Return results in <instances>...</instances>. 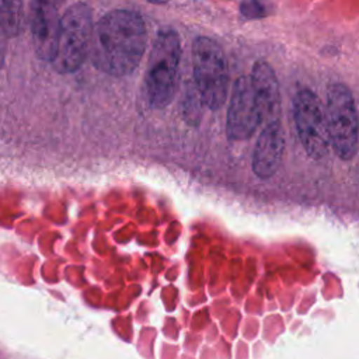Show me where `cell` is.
Instances as JSON below:
<instances>
[{
  "label": "cell",
  "mask_w": 359,
  "mask_h": 359,
  "mask_svg": "<svg viewBox=\"0 0 359 359\" xmlns=\"http://www.w3.org/2000/svg\"><path fill=\"white\" fill-rule=\"evenodd\" d=\"M293 116L300 142L313 160L327 156L330 149L324 108L318 97L307 90H299L293 97Z\"/></svg>",
  "instance_id": "obj_6"
},
{
  "label": "cell",
  "mask_w": 359,
  "mask_h": 359,
  "mask_svg": "<svg viewBox=\"0 0 359 359\" xmlns=\"http://www.w3.org/2000/svg\"><path fill=\"white\" fill-rule=\"evenodd\" d=\"M241 13L248 18H259L268 13L266 4L262 0H243Z\"/></svg>",
  "instance_id": "obj_12"
},
{
  "label": "cell",
  "mask_w": 359,
  "mask_h": 359,
  "mask_svg": "<svg viewBox=\"0 0 359 359\" xmlns=\"http://www.w3.org/2000/svg\"><path fill=\"white\" fill-rule=\"evenodd\" d=\"M6 46H7V36L3 32V29L0 28V69L4 65V59H6Z\"/></svg>",
  "instance_id": "obj_13"
},
{
  "label": "cell",
  "mask_w": 359,
  "mask_h": 359,
  "mask_svg": "<svg viewBox=\"0 0 359 359\" xmlns=\"http://www.w3.org/2000/svg\"><path fill=\"white\" fill-rule=\"evenodd\" d=\"M194 77L202 101L210 109H219L229 87L227 62L222 46L212 38L199 36L192 46Z\"/></svg>",
  "instance_id": "obj_3"
},
{
  "label": "cell",
  "mask_w": 359,
  "mask_h": 359,
  "mask_svg": "<svg viewBox=\"0 0 359 359\" xmlns=\"http://www.w3.org/2000/svg\"><path fill=\"white\" fill-rule=\"evenodd\" d=\"M330 147L342 160H352L358 151V112L355 100L344 84H331L324 108Z\"/></svg>",
  "instance_id": "obj_4"
},
{
  "label": "cell",
  "mask_w": 359,
  "mask_h": 359,
  "mask_svg": "<svg viewBox=\"0 0 359 359\" xmlns=\"http://www.w3.org/2000/svg\"><path fill=\"white\" fill-rule=\"evenodd\" d=\"M285 151V137L280 122L264 125L252 156V170L259 178L272 177L282 161Z\"/></svg>",
  "instance_id": "obj_10"
},
{
  "label": "cell",
  "mask_w": 359,
  "mask_h": 359,
  "mask_svg": "<svg viewBox=\"0 0 359 359\" xmlns=\"http://www.w3.org/2000/svg\"><path fill=\"white\" fill-rule=\"evenodd\" d=\"M259 125V111L250 77L241 76L236 80L231 91L226 125L227 135L233 140H245Z\"/></svg>",
  "instance_id": "obj_7"
},
{
  "label": "cell",
  "mask_w": 359,
  "mask_h": 359,
  "mask_svg": "<svg viewBox=\"0 0 359 359\" xmlns=\"http://www.w3.org/2000/svg\"><path fill=\"white\" fill-rule=\"evenodd\" d=\"M250 81L259 111L261 123L280 122V95L273 69L265 62H257L252 67Z\"/></svg>",
  "instance_id": "obj_9"
},
{
  "label": "cell",
  "mask_w": 359,
  "mask_h": 359,
  "mask_svg": "<svg viewBox=\"0 0 359 359\" xmlns=\"http://www.w3.org/2000/svg\"><path fill=\"white\" fill-rule=\"evenodd\" d=\"M93 34L91 10L84 3L70 6L60 17L56 55L52 60L60 73L76 72L86 60Z\"/></svg>",
  "instance_id": "obj_5"
},
{
  "label": "cell",
  "mask_w": 359,
  "mask_h": 359,
  "mask_svg": "<svg viewBox=\"0 0 359 359\" xmlns=\"http://www.w3.org/2000/svg\"><path fill=\"white\" fill-rule=\"evenodd\" d=\"M146 38V27L139 14L112 10L93 25L88 53L97 69L112 76H125L139 66Z\"/></svg>",
  "instance_id": "obj_1"
},
{
  "label": "cell",
  "mask_w": 359,
  "mask_h": 359,
  "mask_svg": "<svg viewBox=\"0 0 359 359\" xmlns=\"http://www.w3.org/2000/svg\"><path fill=\"white\" fill-rule=\"evenodd\" d=\"M24 27L22 0H0V28L7 38L17 36Z\"/></svg>",
  "instance_id": "obj_11"
},
{
  "label": "cell",
  "mask_w": 359,
  "mask_h": 359,
  "mask_svg": "<svg viewBox=\"0 0 359 359\" xmlns=\"http://www.w3.org/2000/svg\"><path fill=\"white\" fill-rule=\"evenodd\" d=\"M180 59L181 42L178 34L171 28L160 29L150 49L144 79L147 100L153 107L163 108L172 101L177 90Z\"/></svg>",
  "instance_id": "obj_2"
},
{
  "label": "cell",
  "mask_w": 359,
  "mask_h": 359,
  "mask_svg": "<svg viewBox=\"0 0 359 359\" xmlns=\"http://www.w3.org/2000/svg\"><path fill=\"white\" fill-rule=\"evenodd\" d=\"M29 28L32 45L38 55L45 62L53 60L56 55L60 15L52 0H32L29 7Z\"/></svg>",
  "instance_id": "obj_8"
}]
</instances>
